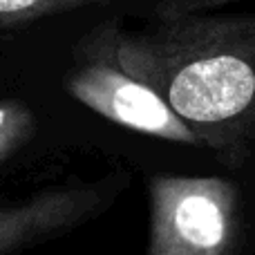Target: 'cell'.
Returning <instances> with one entry per match:
<instances>
[{
  "instance_id": "7a4b0ae2",
  "label": "cell",
  "mask_w": 255,
  "mask_h": 255,
  "mask_svg": "<svg viewBox=\"0 0 255 255\" xmlns=\"http://www.w3.org/2000/svg\"><path fill=\"white\" fill-rule=\"evenodd\" d=\"M148 255H229L238 240L240 195L222 177L150 179Z\"/></svg>"
},
{
  "instance_id": "5b68a950",
  "label": "cell",
  "mask_w": 255,
  "mask_h": 255,
  "mask_svg": "<svg viewBox=\"0 0 255 255\" xmlns=\"http://www.w3.org/2000/svg\"><path fill=\"white\" fill-rule=\"evenodd\" d=\"M103 2L110 0H0V31Z\"/></svg>"
},
{
  "instance_id": "52a82bcc",
  "label": "cell",
  "mask_w": 255,
  "mask_h": 255,
  "mask_svg": "<svg viewBox=\"0 0 255 255\" xmlns=\"http://www.w3.org/2000/svg\"><path fill=\"white\" fill-rule=\"evenodd\" d=\"M238 0H161L157 4V18L186 16V13H206L208 9L224 7Z\"/></svg>"
},
{
  "instance_id": "6da1fadb",
  "label": "cell",
  "mask_w": 255,
  "mask_h": 255,
  "mask_svg": "<svg viewBox=\"0 0 255 255\" xmlns=\"http://www.w3.org/2000/svg\"><path fill=\"white\" fill-rule=\"evenodd\" d=\"M108 56L154 90L220 154L238 152L255 130V16L157 18L154 27L90 31Z\"/></svg>"
},
{
  "instance_id": "8992f818",
  "label": "cell",
  "mask_w": 255,
  "mask_h": 255,
  "mask_svg": "<svg viewBox=\"0 0 255 255\" xmlns=\"http://www.w3.org/2000/svg\"><path fill=\"white\" fill-rule=\"evenodd\" d=\"M36 132V117L25 103L0 101V163L18 152Z\"/></svg>"
},
{
  "instance_id": "3957f363",
  "label": "cell",
  "mask_w": 255,
  "mask_h": 255,
  "mask_svg": "<svg viewBox=\"0 0 255 255\" xmlns=\"http://www.w3.org/2000/svg\"><path fill=\"white\" fill-rule=\"evenodd\" d=\"M65 90L81 106L128 130L175 143H199L186 121L150 85L121 70L92 34L76 45L74 65L65 76Z\"/></svg>"
},
{
  "instance_id": "277c9868",
  "label": "cell",
  "mask_w": 255,
  "mask_h": 255,
  "mask_svg": "<svg viewBox=\"0 0 255 255\" xmlns=\"http://www.w3.org/2000/svg\"><path fill=\"white\" fill-rule=\"evenodd\" d=\"M97 204L90 190H49L11 206H0V255L29 247L83 220Z\"/></svg>"
}]
</instances>
